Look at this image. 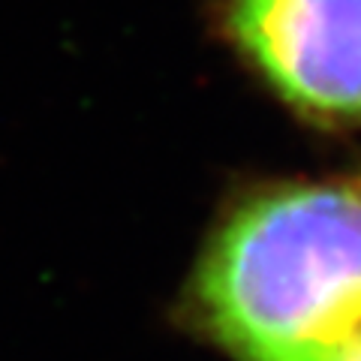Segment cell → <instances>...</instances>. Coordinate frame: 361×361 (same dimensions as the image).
<instances>
[{
  "label": "cell",
  "mask_w": 361,
  "mask_h": 361,
  "mask_svg": "<svg viewBox=\"0 0 361 361\" xmlns=\"http://www.w3.org/2000/svg\"><path fill=\"white\" fill-rule=\"evenodd\" d=\"M193 313L238 361H341L361 334V180L241 199L199 259Z\"/></svg>",
  "instance_id": "obj_1"
},
{
  "label": "cell",
  "mask_w": 361,
  "mask_h": 361,
  "mask_svg": "<svg viewBox=\"0 0 361 361\" xmlns=\"http://www.w3.org/2000/svg\"><path fill=\"white\" fill-rule=\"evenodd\" d=\"M223 25L283 103L361 127V0H226Z\"/></svg>",
  "instance_id": "obj_2"
},
{
  "label": "cell",
  "mask_w": 361,
  "mask_h": 361,
  "mask_svg": "<svg viewBox=\"0 0 361 361\" xmlns=\"http://www.w3.org/2000/svg\"><path fill=\"white\" fill-rule=\"evenodd\" d=\"M341 361H361V334L355 337L353 343H349V349L341 355Z\"/></svg>",
  "instance_id": "obj_3"
}]
</instances>
